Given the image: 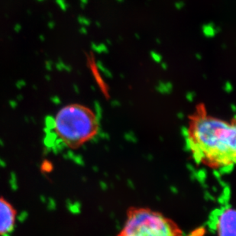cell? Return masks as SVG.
<instances>
[{
  "instance_id": "cell-2",
  "label": "cell",
  "mask_w": 236,
  "mask_h": 236,
  "mask_svg": "<svg viewBox=\"0 0 236 236\" xmlns=\"http://www.w3.org/2000/svg\"><path fill=\"white\" fill-rule=\"evenodd\" d=\"M53 128L59 140L66 147L77 149L97 135L99 122L90 108L73 103L59 109L54 118Z\"/></svg>"
},
{
  "instance_id": "cell-1",
  "label": "cell",
  "mask_w": 236,
  "mask_h": 236,
  "mask_svg": "<svg viewBox=\"0 0 236 236\" xmlns=\"http://www.w3.org/2000/svg\"><path fill=\"white\" fill-rule=\"evenodd\" d=\"M187 148L196 163L207 168L229 171L235 164V120L209 115L199 106L189 116L186 129Z\"/></svg>"
},
{
  "instance_id": "cell-4",
  "label": "cell",
  "mask_w": 236,
  "mask_h": 236,
  "mask_svg": "<svg viewBox=\"0 0 236 236\" xmlns=\"http://www.w3.org/2000/svg\"><path fill=\"white\" fill-rule=\"evenodd\" d=\"M213 224L217 236H236L235 209L226 206L217 210Z\"/></svg>"
},
{
  "instance_id": "cell-5",
  "label": "cell",
  "mask_w": 236,
  "mask_h": 236,
  "mask_svg": "<svg viewBox=\"0 0 236 236\" xmlns=\"http://www.w3.org/2000/svg\"><path fill=\"white\" fill-rule=\"evenodd\" d=\"M17 212L9 201L0 197V236L9 234L15 229Z\"/></svg>"
},
{
  "instance_id": "cell-3",
  "label": "cell",
  "mask_w": 236,
  "mask_h": 236,
  "mask_svg": "<svg viewBox=\"0 0 236 236\" xmlns=\"http://www.w3.org/2000/svg\"><path fill=\"white\" fill-rule=\"evenodd\" d=\"M117 236H183V232L175 221L161 212L131 206Z\"/></svg>"
}]
</instances>
